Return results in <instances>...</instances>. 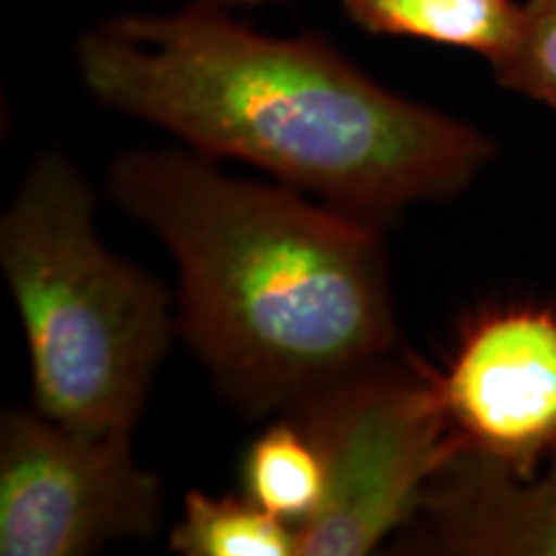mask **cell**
Segmentation results:
<instances>
[{
	"label": "cell",
	"instance_id": "obj_1",
	"mask_svg": "<svg viewBox=\"0 0 556 556\" xmlns=\"http://www.w3.org/2000/svg\"><path fill=\"white\" fill-rule=\"evenodd\" d=\"M75 60L103 106L374 225L456 197L495 157L482 129L379 86L317 34L268 37L199 0L103 21Z\"/></svg>",
	"mask_w": 556,
	"mask_h": 556
},
{
	"label": "cell",
	"instance_id": "obj_2",
	"mask_svg": "<svg viewBox=\"0 0 556 556\" xmlns=\"http://www.w3.org/2000/svg\"><path fill=\"white\" fill-rule=\"evenodd\" d=\"M109 193L178 268L176 330L235 405L291 413L397 348L379 225L197 150H131Z\"/></svg>",
	"mask_w": 556,
	"mask_h": 556
},
{
	"label": "cell",
	"instance_id": "obj_3",
	"mask_svg": "<svg viewBox=\"0 0 556 556\" xmlns=\"http://www.w3.org/2000/svg\"><path fill=\"white\" fill-rule=\"evenodd\" d=\"M0 263L39 413L86 433L131 435L176 315L163 283L101 245L93 193L67 155L34 160L0 219Z\"/></svg>",
	"mask_w": 556,
	"mask_h": 556
},
{
	"label": "cell",
	"instance_id": "obj_4",
	"mask_svg": "<svg viewBox=\"0 0 556 556\" xmlns=\"http://www.w3.org/2000/svg\"><path fill=\"white\" fill-rule=\"evenodd\" d=\"M325 462V497L296 528V556H364L415 513L458 441L438 371L384 358L287 413Z\"/></svg>",
	"mask_w": 556,
	"mask_h": 556
},
{
	"label": "cell",
	"instance_id": "obj_5",
	"mask_svg": "<svg viewBox=\"0 0 556 556\" xmlns=\"http://www.w3.org/2000/svg\"><path fill=\"white\" fill-rule=\"evenodd\" d=\"M163 486L131 454L127 433L75 430L39 409L0 420V554L80 556L150 539Z\"/></svg>",
	"mask_w": 556,
	"mask_h": 556
},
{
	"label": "cell",
	"instance_id": "obj_6",
	"mask_svg": "<svg viewBox=\"0 0 556 556\" xmlns=\"http://www.w3.org/2000/svg\"><path fill=\"white\" fill-rule=\"evenodd\" d=\"M438 392L458 448L533 475L556 443V309L505 304L469 317Z\"/></svg>",
	"mask_w": 556,
	"mask_h": 556
},
{
	"label": "cell",
	"instance_id": "obj_7",
	"mask_svg": "<svg viewBox=\"0 0 556 556\" xmlns=\"http://www.w3.org/2000/svg\"><path fill=\"white\" fill-rule=\"evenodd\" d=\"M405 528L400 552L556 556V443L528 477L458 451L426 484Z\"/></svg>",
	"mask_w": 556,
	"mask_h": 556
},
{
	"label": "cell",
	"instance_id": "obj_8",
	"mask_svg": "<svg viewBox=\"0 0 556 556\" xmlns=\"http://www.w3.org/2000/svg\"><path fill=\"white\" fill-rule=\"evenodd\" d=\"M361 29L475 52L495 62L516 37L520 0H340Z\"/></svg>",
	"mask_w": 556,
	"mask_h": 556
},
{
	"label": "cell",
	"instance_id": "obj_9",
	"mask_svg": "<svg viewBox=\"0 0 556 556\" xmlns=\"http://www.w3.org/2000/svg\"><path fill=\"white\" fill-rule=\"evenodd\" d=\"M245 495L299 528L325 497V462L317 443L294 417L268 426L242 462Z\"/></svg>",
	"mask_w": 556,
	"mask_h": 556
},
{
	"label": "cell",
	"instance_id": "obj_10",
	"mask_svg": "<svg viewBox=\"0 0 556 556\" xmlns=\"http://www.w3.org/2000/svg\"><path fill=\"white\" fill-rule=\"evenodd\" d=\"M170 548L186 556H296V528L248 495L189 492Z\"/></svg>",
	"mask_w": 556,
	"mask_h": 556
},
{
	"label": "cell",
	"instance_id": "obj_11",
	"mask_svg": "<svg viewBox=\"0 0 556 556\" xmlns=\"http://www.w3.org/2000/svg\"><path fill=\"white\" fill-rule=\"evenodd\" d=\"M490 67L505 90L556 109V0H523L516 37Z\"/></svg>",
	"mask_w": 556,
	"mask_h": 556
},
{
	"label": "cell",
	"instance_id": "obj_12",
	"mask_svg": "<svg viewBox=\"0 0 556 556\" xmlns=\"http://www.w3.org/2000/svg\"><path fill=\"white\" fill-rule=\"evenodd\" d=\"M199 3L219 5V9H232V5H250V3H263V0H199Z\"/></svg>",
	"mask_w": 556,
	"mask_h": 556
}]
</instances>
